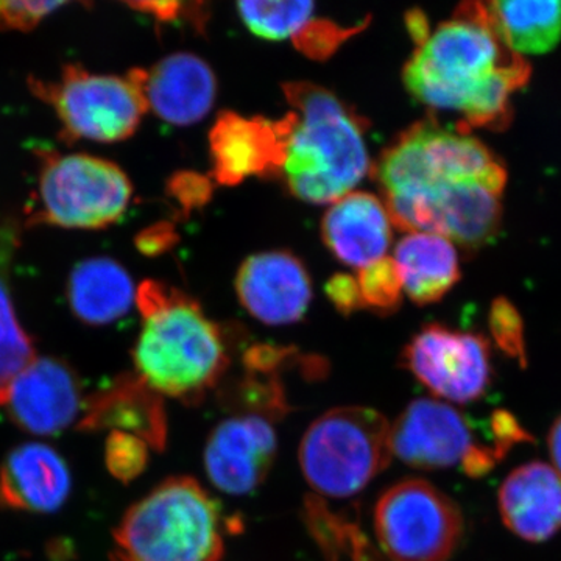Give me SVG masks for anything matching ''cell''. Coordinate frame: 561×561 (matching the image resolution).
Wrapping results in <instances>:
<instances>
[{
  "label": "cell",
  "mask_w": 561,
  "mask_h": 561,
  "mask_svg": "<svg viewBox=\"0 0 561 561\" xmlns=\"http://www.w3.org/2000/svg\"><path fill=\"white\" fill-rule=\"evenodd\" d=\"M391 224L408 232L437 231L443 214L476 184L504 191L500 158L467 127L421 121L402 131L375 168Z\"/></svg>",
  "instance_id": "6da1fadb"
},
{
  "label": "cell",
  "mask_w": 561,
  "mask_h": 561,
  "mask_svg": "<svg viewBox=\"0 0 561 561\" xmlns=\"http://www.w3.org/2000/svg\"><path fill=\"white\" fill-rule=\"evenodd\" d=\"M142 316L133 348L136 375L162 398L197 404L220 386L230 350L219 324L183 291L144 280L136 290Z\"/></svg>",
  "instance_id": "7a4b0ae2"
},
{
  "label": "cell",
  "mask_w": 561,
  "mask_h": 561,
  "mask_svg": "<svg viewBox=\"0 0 561 561\" xmlns=\"http://www.w3.org/2000/svg\"><path fill=\"white\" fill-rule=\"evenodd\" d=\"M284 92L294 111L280 119L279 173L302 202H337L370 171L364 122L327 88L301 81L286 84Z\"/></svg>",
  "instance_id": "3957f363"
},
{
  "label": "cell",
  "mask_w": 561,
  "mask_h": 561,
  "mask_svg": "<svg viewBox=\"0 0 561 561\" xmlns=\"http://www.w3.org/2000/svg\"><path fill=\"white\" fill-rule=\"evenodd\" d=\"M219 505L195 479L171 478L131 505L114 529L111 561H219Z\"/></svg>",
  "instance_id": "277c9868"
},
{
  "label": "cell",
  "mask_w": 561,
  "mask_h": 561,
  "mask_svg": "<svg viewBox=\"0 0 561 561\" xmlns=\"http://www.w3.org/2000/svg\"><path fill=\"white\" fill-rule=\"evenodd\" d=\"M522 60L491 27L485 3H463L420 44L405 65L404 83L424 105L465 114L493 73Z\"/></svg>",
  "instance_id": "5b68a950"
},
{
  "label": "cell",
  "mask_w": 561,
  "mask_h": 561,
  "mask_svg": "<svg viewBox=\"0 0 561 561\" xmlns=\"http://www.w3.org/2000/svg\"><path fill=\"white\" fill-rule=\"evenodd\" d=\"M390 423L367 408H339L323 413L306 431L300 467L321 496L360 493L390 463Z\"/></svg>",
  "instance_id": "8992f818"
},
{
  "label": "cell",
  "mask_w": 561,
  "mask_h": 561,
  "mask_svg": "<svg viewBox=\"0 0 561 561\" xmlns=\"http://www.w3.org/2000/svg\"><path fill=\"white\" fill-rule=\"evenodd\" d=\"M38 186L28 224L103 230L124 216L133 184L119 165L87 153L39 151Z\"/></svg>",
  "instance_id": "52a82bcc"
},
{
  "label": "cell",
  "mask_w": 561,
  "mask_h": 561,
  "mask_svg": "<svg viewBox=\"0 0 561 561\" xmlns=\"http://www.w3.org/2000/svg\"><path fill=\"white\" fill-rule=\"evenodd\" d=\"M28 90L54 110L61 139L113 144L138 130L146 102L127 76L95 73L80 65L62 66L57 80L28 77Z\"/></svg>",
  "instance_id": "ba28073f"
},
{
  "label": "cell",
  "mask_w": 561,
  "mask_h": 561,
  "mask_svg": "<svg viewBox=\"0 0 561 561\" xmlns=\"http://www.w3.org/2000/svg\"><path fill=\"white\" fill-rule=\"evenodd\" d=\"M375 529L390 561H449L459 548L463 519L437 486L405 479L379 497Z\"/></svg>",
  "instance_id": "9c48e42d"
},
{
  "label": "cell",
  "mask_w": 561,
  "mask_h": 561,
  "mask_svg": "<svg viewBox=\"0 0 561 561\" xmlns=\"http://www.w3.org/2000/svg\"><path fill=\"white\" fill-rule=\"evenodd\" d=\"M402 367L437 400L468 404L481 400L491 376L490 343L479 334L430 324L402 351Z\"/></svg>",
  "instance_id": "30bf717a"
},
{
  "label": "cell",
  "mask_w": 561,
  "mask_h": 561,
  "mask_svg": "<svg viewBox=\"0 0 561 561\" xmlns=\"http://www.w3.org/2000/svg\"><path fill=\"white\" fill-rule=\"evenodd\" d=\"M391 454L419 470L461 468L483 446L476 445L470 424L448 402L420 398L390 424Z\"/></svg>",
  "instance_id": "8fae6325"
},
{
  "label": "cell",
  "mask_w": 561,
  "mask_h": 561,
  "mask_svg": "<svg viewBox=\"0 0 561 561\" xmlns=\"http://www.w3.org/2000/svg\"><path fill=\"white\" fill-rule=\"evenodd\" d=\"M278 449L273 421L251 413H234L214 427L205 446V470L224 493L242 496L267 478Z\"/></svg>",
  "instance_id": "7c38bea8"
},
{
  "label": "cell",
  "mask_w": 561,
  "mask_h": 561,
  "mask_svg": "<svg viewBox=\"0 0 561 561\" xmlns=\"http://www.w3.org/2000/svg\"><path fill=\"white\" fill-rule=\"evenodd\" d=\"M236 290L243 308L272 327L301 320L312 300L308 271L287 251L250 256L239 268Z\"/></svg>",
  "instance_id": "4fadbf2b"
},
{
  "label": "cell",
  "mask_w": 561,
  "mask_h": 561,
  "mask_svg": "<svg viewBox=\"0 0 561 561\" xmlns=\"http://www.w3.org/2000/svg\"><path fill=\"white\" fill-rule=\"evenodd\" d=\"M127 77L142 94L147 111L168 124H197L216 101L213 69L202 58L184 51L169 55L149 69H133Z\"/></svg>",
  "instance_id": "5bb4252c"
},
{
  "label": "cell",
  "mask_w": 561,
  "mask_h": 561,
  "mask_svg": "<svg viewBox=\"0 0 561 561\" xmlns=\"http://www.w3.org/2000/svg\"><path fill=\"white\" fill-rule=\"evenodd\" d=\"M11 419L33 435H55L69 427L84 401L76 373L65 362L36 357L14 386L7 404Z\"/></svg>",
  "instance_id": "9a60e30c"
},
{
  "label": "cell",
  "mask_w": 561,
  "mask_h": 561,
  "mask_svg": "<svg viewBox=\"0 0 561 561\" xmlns=\"http://www.w3.org/2000/svg\"><path fill=\"white\" fill-rule=\"evenodd\" d=\"M213 175L225 186H236L250 176L275 175L284 161L280 121L224 113L209 135Z\"/></svg>",
  "instance_id": "2e32d148"
},
{
  "label": "cell",
  "mask_w": 561,
  "mask_h": 561,
  "mask_svg": "<svg viewBox=\"0 0 561 561\" xmlns=\"http://www.w3.org/2000/svg\"><path fill=\"white\" fill-rule=\"evenodd\" d=\"M70 489L68 463L44 443H24L0 465V505L10 511H58L68 501Z\"/></svg>",
  "instance_id": "e0dca14e"
},
{
  "label": "cell",
  "mask_w": 561,
  "mask_h": 561,
  "mask_svg": "<svg viewBox=\"0 0 561 561\" xmlns=\"http://www.w3.org/2000/svg\"><path fill=\"white\" fill-rule=\"evenodd\" d=\"M497 504L513 535L531 542L549 540L561 530V476L542 461L522 465L502 482Z\"/></svg>",
  "instance_id": "ac0fdd59"
},
{
  "label": "cell",
  "mask_w": 561,
  "mask_h": 561,
  "mask_svg": "<svg viewBox=\"0 0 561 561\" xmlns=\"http://www.w3.org/2000/svg\"><path fill=\"white\" fill-rule=\"evenodd\" d=\"M164 398L150 389L136 373L121 376L108 389L84 402L80 427L111 430L135 435L161 451L168 440Z\"/></svg>",
  "instance_id": "d6986e66"
},
{
  "label": "cell",
  "mask_w": 561,
  "mask_h": 561,
  "mask_svg": "<svg viewBox=\"0 0 561 561\" xmlns=\"http://www.w3.org/2000/svg\"><path fill=\"white\" fill-rule=\"evenodd\" d=\"M389 210L368 192H350L331 203L321 232L328 249L350 267L362 268L387 257L391 243Z\"/></svg>",
  "instance_id": "ffe728a7"
},
{
  "label": "cell",
  "mask_w": 561,
  "mask_h": 561,
  "mask_svg": "<svg viewBox=\"0 0 561 561\" xmlns=\"http://www.w3.org/2000/svg\"><path fill=\"white\" fill-rule=\"evenodd\" d=\"M402 291L416 305L442 300L460 279L456 243L432 232H409L394 249Z\"/></svg>",
  "instance_id": "44dd1931"
},
{
  "label": "cell",
  "mask_w": 561,
  "mask_h": 561,
  "mask_svg": "<svg viewBox=\"0 0 561 561\" xmlns=\"http://www.w3.org/2000/svg\"><path fill=\"white\" fill-rule=\"evenodd\" d=\"M68 300L77 319L92 327L114 323L136 300L131 276L111 257L79 262L68 279Z\"/></svg>",
  "instance_id": "7402d4cb"
},
{
  "label": "cell",
  "mask_w": 561,
  "mask_h": 561,
  "mask_svg": "<svg viewBox=\"0 0 561 561\" xmlns=\"http://www.w3.org/2000/svg\"><path fill=\"white\" fill-rule=\"evenodd\" d=\"M485 7L491 27L515 54H546L560 43V0H512Z\"/></svg>",
  "instance_id": "603a6c76"
},
{
  "label": "cell",
  "mask_w": 561,
  "mask_h": 561,
  "mask_svg": "<svg viewBox=\"0 0 561 561\" xmlns=\"http://www.w3.org/2000/svg\"><path fill=\"white\" fill-rule=\"evenodd\" d=\"M20 247L14 221L0 228V405L9 400L11 387L36 359L31 335L22 328L10 290V265Z\"/></svg>",
  "instance_id": "cb8c5ba5"
},
{
  "label": "cell",
  "mask_w": 561,
  "mask_h": 561,
  "mask_svg": "<svg viewBox=\"0 0 561 561\" xmlns=\"http://www.w3.org/2000/svg\"><path fill=\"white\" fill-rule=\"evenodd\" d=\"M305 522L328 561H339L342 556L353 561H368L375 556L359 527L334 515L320 497L306 500Z\"/></svg>",
  "instance_id": "d4e9b609"
},
{
  "label": "cell",
  "mask_w": 561,
  "mask_h": 561,
  "mask_svg": "<svg viewBox=\"0 0 561 561\" xmlns=\"http://www.w3.org/2000/svg\"><path fill=\"white\" fill-rule=\"evenodd\" d=\"M220 400L234 413H251L272 421L289 412L278 373L245 370L242 379L220 390Z\"/></svg>",
  "instance_id": "484cf974"
},
{
  "label": "cell",
  "mask_w": 561,
  "mask_h": 561,
  "mask_svg": "<svg viewBox=\"0 0 561 561\" xmlns=\"http://www.w3.org/2000/svg\"><path fill=\"white\" fill-rule=\"evenodd\" d=\"M312 2H241L239 14L247 27L265 39L295 38L312 21Z\"/></svg>",
  "instance_id": "4316f807"
},
{
  "label": "cell",
  "mask_w": 561,
  "mask_h": 561,
  "mask_svg": "<svg viewBox=\"0 0 561 561\" xmlns=\"http://www.w3.org/2000/svg\"><path fill=\"white\" fill-rule=\"evenodd\" d=\"M356 279L364 309L389 313L400 308L402 286L393 257H383L362 268Z\"/></svg>",
  "instance_id": "83f0119b"
},
{
  "label": "cell",
  "mask_w": 561,
  "mask_h": 561,
  "mask_svg": "<svg viewBox=\"0 0 561 561\" xmlns=\"http://www.w3.org/2000/svg\"><path fill=\"white\" fill-rule=\"evenodd\" d=\"M150 446L135 435L111 432L105 446L106 467L114 478L130 482L146 470Z\"/></svg>",
  "instance_id": "f1b7e54d"
},
{
  "label": "cell",
  "mask_w": 561,
  "mask_h": 561,
  "mask_svg": "<svg viewBox=\"0 0 561 561\" xmlns=\"http://www.w3.org/2000/svg\"><path fill=\"white\" fill-rule=\"evenodd\" d=\"M490 330L494 341L512 359L526 365V343H524V324L515 306L504 298H497L491 306Z\"/></svg>",
  "instance_id": "f546056e"
},
{
  "label": "cell",
  "mask_w": 561,
  "mask_h": 561,
  "mask_svg": "<svg viewBox=\"0 0 561 561\" xmlns=\"http://www.w3.org/2000/svg\"><path fill=\"white\" fill-rule=\"evenodd\" d=\"M65 5L66 3L61 2H31V0L0 2V31L31 32L32 28L38 27L44 18Z\"/></svg>",
  "instance_id": "4dcf8cb0"
},
{
  "label": "cell",
  "mask_w": 561,
  "mask_h": 561,
  "mask_svg": "<svg viewBox=\"0 0 561 561\" xmlns=\"http://www.w3.org/2000/svg\"><path fill=\"white\" fill-rule=\"evenodd\" d=\"M351 31H343L331 22L311 21L294 41L298 49L308 54L312 58H327L332 50L337 49Z\"/></svg>",
  "instance_id": "1f68e13d"
},
{
  "label": "cell",
  "mask_w": 561,
  "mask_h": 561,
  "mask_svg": "<svg viewBox=\"0 0 561 561\" xmlns=\"http://www.w3.org/2000/svg\"><path fill=\"white\" fill-rule=\"evenodd\" d=\"M169 192L184 208L192 209L208 201L210 184L208 180L195 173H179L169 183Z\"/></svg>",
  "instance_id": "d6a6232c"
},
{
  "label": "cell",
  "mask_w": 561,
  "mask_h": 561,
  "mask_svg": "<svg viewBox=\"0 0 561 561\" xmlns=\"http://www.w3.org/2000/svg\"><path fill=\"white\" fill-rule=\"evenodd\" d=\"M327 295L339 312L353 313L364 309L357 279L351 275L332 276L327 284Z\"/></svg>",
  "instance_id": "836d02e7"
},
{
  "label": "cell",
  "mask_w": 561,
  "mask_h": 561,
  "mask_svg": "<svg viewBox=\"0 0 561 561\" xmlns=\"http://www.w3.org/2000/svg\"><path fill=\"white\" fill-rule=\"evenodd\" d=\"M173 238H175V234H173L172 228L162 225V227L149 228V230L144 231L138 238V247L144 253L157 254L169 249Z\"/></svg>",
  "instance_id": "e575fe53"
},
{
  "label": "cell",
  "mask_w": 561,
  "mask_h": 561,
  "mask_svg": "<svg viewBox=\"0 0 561 561\" xmlns=\"http://www.w3.org/2000/svg\"><path fill=\"white\" fill-rule=\"evenodd\" d=\"M131 9L140 11V13L151 14L158 21L169 22L176 20L183 11V3L179 2H144L130 3Z\"/></svg>",
  "instance_id": "d590c367"
},
{
  "label": "cell",
  "mask_w": 561,
  "mask_h": 561,
  "mask_svg": "<svg viewBox=\"0 0 561 561\" xmlns=\"http://www.w3.org/2000/svg\"><path fill=\"white\" fill-rule=\"evenodd\" d=\"M549 454H551L552 467L561 476V415L553 421L548 437Z\"/></svg>",
  "instance_id": "8d00e7d4"
},
{
  "label": "cell",
  "mask_w": 561,
  "mask_h": 561,
  "mask_svg": "<svg viewBox=\"0 0 561 561\" xmlns=\"http://www.w3.org/2000/svg\"><path fill=\"white\" fill-rule=\"evenodd\" d=\"M408 25L409 31L412 33V38L415 39L419 46L430 36V27H427L426 18H424V14L420 13V11L409 13Z\"/></svg>",
  "instance_id": "74e56055"
}]
</instances>
